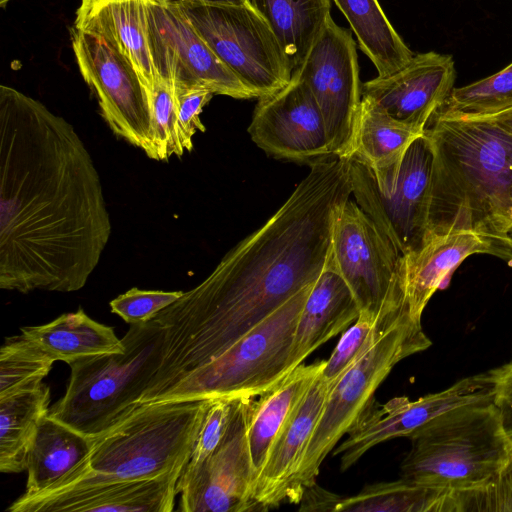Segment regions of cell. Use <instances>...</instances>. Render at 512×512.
Here are the masks:
<instances>
[{"label": "cell", "mask_w": 512, "mask_h": 512, "mask_svg": "<svg viewBox=\"0 0 512 512\" xmlns=\"http://www.w3.org/2000/svg\"><path fill=\"white\" fill-rule=\"evenodd\" d=\"M112 231L80 136L40 101L0 86V288L75 292Z\"/></svg>", "instance_id": "obj_1"}, {"label": "cell", "mask_w": 512, "mask_h": 512, "mask_svg": "<svg viewBox=\"0 0 512 512\" xmlns=\"http://www.w3.org/2000/svg\"><path fill=\"white\" fill-rule=\"evenodd\" d=\"M276 213L232 248L199 285L153 319L164 329L154 382L169 390L218 357L291 297L315 283L338 208L350 198L349 159L330 157Z\"/></svg>", "instance_id": "obj_2"}, {"label": "cell", "mask_w": 512, "mask_h": 512, "mask_svg": "<svg viewBox=\"0 0 512 512\" xmlns=\"http://www.w3.org/2000/svg\"><path fill=\"white\" fill-rule=\"evenodd\" d=\"M431 119L429 239L460 230L510 235L512 134L491 117Z\"/></svg>", "instance_id": "obj_3"}, {"label": "cell", "mask_w": 512, "mask_h": 512, "mask_svg": "<svg viewBox=\"0 0 512 512\" xmlns=\"http://www.w3.org/2000/svg\"><path fill=\"white\" fill-rule=\"evenodd\" d=\"M209 401L173 399L139 403L108 430L93 437L88 464L63 483L74 479H148L186 465Z\"/></svg>", "instance_id": "obj_4"}, {"label": "cell", "mask_w": 512, "mask_h": 512, "mask_svg": "<svg viewBox=\"0 0 512 512\" xmlns=\"http://www.w3.org/2000/svg\"><path fill=\"white\" fill-rule=\"evenodd\" d=\"M401 464L402 478L447 491L472 489L512 460V440L492 401L463 405L414 432Z\"/></svg>", "instance_id": "obj_5"}, {"label": "cell", "mask_w": 512, "mask_h": 512, "mask_svg": "<svg viewBox=\"0 0 512 512\" xmlns=\"http://www.w3.org/2000/svg\"><path fill=\"white\" fill-rule=\"evenodd\" d=\"M163 339L152 319L130 325L124 351L71 362L66 392L48 414L89 437L102 434L140 403L160 366Z\"/></svg>", "instance_id": "obj_6"}, {"label": "cell", "mask_w": 512, "mask_h": 512, "mask_svg": "<svg viewBox=\"0 0 512 512\" xmlns=\"http://www.w3.org/2000/svg\"><path fill=\"white\" fill-rule=\"evenodd\" d=\"M314 283L306 286L218 357L185 376L159 400L257 398L295 369L292 343Z\"/></svg>", "instance_id": "obj_7"}, {"label": "cell", "mask_w": 512, "mask_h": 512, "mask_svg": "<svg viewBox=\"0 0 512 512\" xmlns=\"http://www.w3.org/2000/svg\"><path fill=\"white\" fill-rule=\"evenodd\" d=\"M421 322L404 313L334 382L295 477L289 503L299 504L320 466L371 405L377 388L401 360L431 346Z\"/></svg>", "instance_id": "obj_8"}, {"label": "cell", "mask_w": 512, "mask_h": 512, "mask_svg": "<svg viewBox=\"0 0 512 512\" xmlns=\"http://www.w3.org/2000/svg\"><path fill=\"white\" fill-rule=\"evenodd\" d=\"M330 256L360 313L384 322L409 310L403 255L350 198L336 212Z\"/></svg>", "instance_id": "obj_9"}, {"label": "cell", "mask_w": 512, "mask_h": 512, "mask_svg": "<svg viewBox=\"0 0 512 512\" xmlns=\"http://www.w3.org/2000/svg\"><path fill=\"white\" fill-rule=\"evenodd\" d=\"M176 3L217 57L257 96L286 86L292 65L267 22L251 5Z\"/></svg>", "instance_id": "obj_10"}, {"label": "cell", "mask_w": 512, "mask_h": 512, "mask_svg": "<svg viewBox=\"0 0 512 512\" xmlns=\"http://www.w3.org/2000/svg\"><path fill=\"white\" fill-rule=\"evenodd\" d=\"M432 167L433 150L425 132L410 144L394 182L386 189L378 187L364 164L349 159L356 203L403 256L417 253L429 239Z\"/></svg>", "instance_id": "obj_11"}, {"label": "cell", "mask_w": 512, "mask_h": 512, "mask_svg": "<svg viewBox=\"0 0 512 512\" xmlns=\"http://www.w3.org/2000/svg\"><path fill=\"white\" fill-rule=\"evenodd\" d=\"M70 34L78 68L96 96L104 121L118 138L152 159L148 93L133 63L105 36L75 27Z\"/></svg>", "instance_id": "obj_12"}, {"label": "cell", "mask_w": 512, "mask_h": 512, "mask_svg": "<svg viewBox=\"0 0 512 512\" xmlns=\"http://www.w3.org/2000/svg\"><path fill=\"white\" fill-rule=\"evenodd\" d=\"M254 398L235 399L226 432L211 455L185 465L177 481L183 512L260 511L253 499L256 474L248 425Z\"/></svg>", "instance_id": "obj_13"}, {"label": "cell", "mask_w": 512, "mask_h": 512, "mask_svg": "<svg viewBox=\"0 0 512 512\" xmlns=\"http://www.w3.org/2000/svg\"><path fill=\"white\" fill-rule=\"evenodd\" d=\"M293 73L308 85L323 115L332 155L349 159L361 103L356 43L330 16Z\"/></svg>", "instance_id": "obj_14"}, {"label": "cell", "mask_w": 512, "mask_h": 512, "mask_svg": "<svg viewBox=\"0 0 512 512\" xmlns=\"http://www.w3.org/2000/svg\"><path fill=\"white\" fill-rule=\"evenodd\" d=\"M145 5L150 57L156 76L173 86H202L214 95L257 98L211 50L176 3L145 0Z\"/></svg>", "instance_id": "obj_15"}, {"label": "cell", "mask_w": 512, "mask_h": 512, "mask_svg": "<svg viewBox=\"0 0 512 512\" xmlns=\"http://www.w3.org/2000/svg\"><path fill=\"white\" fill-rule=\"evenodd\" d=\"M495 371L463 378L449 388L416 400L395 397L383 405L373 403L365 410L348 437L333 450L340 457V469L352 467L366 452L385 441L410 437L437 416L451 409L483 401H492Z\"/></svg>", "instance_id": "obj_16"}, {"label": "cell", "mask_w": 512, "mask_h": 512, "mask_svg": "<svg viewBox=\"0 0 512 512\" xmlns=\"http://www.w3.org/2000/svg\"><path fill=\"white\" fill-rule=\"evenodd\" d=\"M258 99L248 132L259 148L276 159L309 165L334 157L321 110L297 74Z\"/></svg>", "instance_id": "obj_17"}, {"label": "cell", "mask_w": 512, "mask_h": 512, "mask_svg": "<svg viewBox=\"0 0 512 512\" xmlns=\"http://www.w3.org/2000/svg\"><path fill=\"white\" fill-rule=\"evenodd\" d=\"M184 466L140 480L89 482L74 479L39 494L20 496L10 512H171Z\"/></svg>", "instance_id": "obj_18"}, {"label": "cell", "mask_w": 512, "mask_h": 512, "mask_svg": "<svg viewBox=\"0 0 512 512\" xmlns=\"http://www.w3.org/2000/svg\"><path fill=\"white\" fill-rule=\"evenodd\" d=\"M455 79L450 55L421 53L400 70L363 83L361 98L400 123L424 131L453 90Z\"/></svg>", "instance_id": "obj_19"}, {"label": "cell", "mask_w": 512, "mask_h": 512, "mask_svg": "<svg viewBox=\"0 0 512 512\" xmlns=\"http://www.w3.org/2000/svg\"><path fill=\"white\" fill-rule=\"evenodd\" d=\"M487 254L512 267V236L460 230L431 237L420 251L403 256L406 299L412 318L421 322L428 301L466 258Z\"/></svg>", "instance_id": "obj_20"}, {"label": "cell", "mask_w": 512, "mask_h": 512, "mask_svg": "<svg viewBox=\"0 0 512 512\" xmlns=\"http://www.w3.org/2000/svg\"><path fill=\"white\" fill-rule=\"evenodd\" d=\"M333 384L321 373L279 433L254 486L253 499L260 511L289 502L295 477Z\"/></svg>", "instance_id": "obj_21"}, {"label": "cell", "mask_w": 512, "mask_h": 512, "mask_svg": "<svg viewBox=\"0 0 512 512\" xmlns=\"http://www.w3.org/2000/svg\"><path fill=\"white\" fill-rule=\"evenodd\" d=\"M359 314L354 295L329 251L299 316L292 343L293 366L302 364L317 348L354 323Z\"/></svg>", "instance_id": "obj_22"}, {"label": "cell", "mask_w": 512, "mask_h": 512, "mask_svg": "<svg viewBox=\"0 0 512 512\" xmlns=\"http://www.w3.org/2000/svg\"><path fill=\"white\" fill-rule=\"evenodd\" d=\"M447 490L417 484L401 477L365 486L353 496H339L318 486L307 487L301 511L442 512Z\"/></svg>", "instance_id": "obj_23"}, {"label": "cell", "mask_w": 512, "mask_h": 512, "mask_svg": "<svg viewBox=\"0 0 512 512\" xmlns=\"http://www.w3.org/2000/svg\"><path fill=\"white\" fill-rule=\"evenodd\" d=\"M76 29L105 36L130 59L146 87L155 78L145 0H81Z\"/></svg>", "instance_id": "obj_24"}, {"label": "cell", "mask_w": 512, "mask_h": 512, "mask_svg": "<svg viewBox=\"0 0 512 512\" xmlns=\"http://www.w3.org/2000/svg\"><path fill=\"white\" fill-rule=\"evenodd\" d=\"M94 438L48 413L41 419L27 455L26 491L32 496L53 488L88 463Z\"/></svg>", "instance_id": "obj_25"}, {"label": "cell", "mask_w": 512, "mask_h": 512, "mask_svg": "<svg viewBox=\"0 0 512 512\" xmlns=\"http://www.w3.org/2000/svg\"><path fill=\"white\" fill-rule=\"evenodd\" d=\"M423 133L400 123L361 98L349 159L364 164L378 187L386 189L394 182L408 147Z\"/></svg>", "instance_id": "obj_26"}, {"label": "cell", "mask_w": 512, "mask_h": 512, "mask_svg": "<svg viewBox=\"0 0 512 512\" xmlns=\"http://www.w3.org/2000/svg\"><path fill=\"white\" fill-rule=\"evenodd\" d=\"M325 360L300 364L268 392L254 398L248 425V443L256 480L275 440L303 397L322 373Z\"/></svg>", "instance_id": "obj_27"}, {"label": "cell", "mask_w": 512, "mask_h": 512, "mask_svg": "<svg viewBox=\"0 0 512 512\" xmlns=\"http://www.w3.org/2000/svg\"><path fill=\"white\" fill-rule=\"evenodd\" d=\"M21 333L33 340L55 361L68 365L80 358L124 351L125 346L112 327L89 317L82 308L60 315L38 326H27Z\"/></svg>", "instance_id": "obj_28"}, {"label": "cell", "mask_w": 512, "mask_h": 512, "mask_svg": "<svg viewBox=\"0 0 512 512\" xmlns=\"http://www.w3.org/2000/svg\"><path fill=\"white\" fill-rule=\"evenodd\" d=\"M267 22L293 72L306 59L331 16V0H248Z\"/></svg>", "instance_id": "obj_29"}, {"label": "cell", "mask_w": 512, "mask_h": 512, "mask_svg": "<svg viewBox=\"0 0 512 512\" xmlns=\"http://www.w3.org/2000/svg\"><path fill=\"white\" fill-rule=\"evenodd\" d=\"M355 33L359 48L374 64L378 76L390 75L414 57L396 32L378 0H333Z\"/></svg>", "instance_id": "obj_30"}, {"label": "cell", "mask_w": 512, "mask_h": 512, "mask_svg": "<svg viewBox=\"0 0 512 512\" xmlns=\"http://www.w3.org/2000/svg\"><path fill=\"white\" fill-rule=\"evenodd\" d=\"M45 383L0 398V471L26 470L27 455L41 419L49 412Z\"/></svg>", "instance_id": "obj_31"}, {"label": "cell", "mask_w": 512, "mask_h": 512, "mask_svg": "<svg viewBox=\"0 0 512 512\" xmlns=\"http://www.w3.org/2000/svg\"><path fill=\"white\" fill-rule=\"evenodd\" d=\"M512 108V63L466 86L453 88L433 116L484 118Z\"/></svg>", "instance_id": "obj_32"}, {"label": "cell", "mask_w": 512, "mask_h": 512, "mask_svg": "<svg viewBox=\"0 0 512 512\" xmlns=\"http://www.w3.org/2000/svg\"><path fill=\"white\" fill-rule=\"evenodd\" d=\"M54 362L24 334L7 337L0 349V398L43 383Z\"/></svg>", "instance_id": "obj_33"}, {"label": "cell", "mask_w": 512, "mask_h": 512, "mask_svg": "<svg viewBox=\"0 0 512 512\" xmlns=\"http://www.w3.org/2000/svg\"><path fill=\"white\" fill-rule=\"evenodd\" d=\"M146 89L153 127L152 159L167 161L173 155L182 156L185 149L181 140L174 86L155 76Z\"/></svg>", "instance_id": "obj_34"}, {"label": "cell", "mask_w": 512, "mask_h": 512, "mask_svg": "<svg viewBox=\"0 0 512 512\" xmlns=\"http://www.w3.org/2000/svg\"><path fill=\"white\" fill-rule=\"evenodd\" d=\"M407 312L409 311L384 322L360 313L341 336L330 357L325 360L323 378L330 383L336 382L373 345L383 328Z\"/></svg>", "instance_id": "obj_35"}, {"label": "cell", "mask_w": 512, "mask_h": 512, "mask_svg": "<svg viewBox=\"0 0 512 512\" xmlns=\"http://www.w3.org/2000/svg\"><path fill=\"white\" fill-rule=\"evenodd\" d=\"M512 511V460L485 484L448 491L442 512Z\"/></svg>", "instance_id": "obj_36"}, {"label": "cell", "mask_w": 512, "mask_h": 512, "mask_svg": "<svg viewBox=\"0 0 512 512\" xmlns=\"http://www.w3.org/2000/svg\"><path fill=\"white\" fill-rule=\"evenodd\" d=\"M183 293L132 288L110 301L109 305L112 313L130 325L147 323L177 301Z\"/></svg>", "instance_id": "obj_37"}, {"label": "cell", "mask_w": 512, "mask_h": 512, "mask_svg": "<svg viewBox=\"0 0 512 512\" xmlns=\"http://www.w3.org/2000/svg\"><path fill=\"white\" fill-rule=\"evenodd\" d=\"M235 399H210L187 465L207 459L221 442L228 427Z\"/></svg>", "instance_id": "obj_38"}, {"label": "cell", "mask_w": 512, "mask_h": 512, "mask_svg": "<svg viewBox=\"0 0 512 512\" xmlns=\"http://www.w3.org/2000/svg\"><path fill=\"white\" fill-rule=\"evenodd\" d=\"M174 89L178 104V121L182 144L185 151H191L193 137L196 132L205 131L200 114L214 94L202 86L175 85Z\"/></svg>", "instance_id": "obj_39"}, {"label": "cell", "mask_w": 512, "mask_h": 512, "mask_svg": "<svg viewBox=\"0 0 512 512\" xmlns=\"http://www.w3.org/2000/svg\"><path fill=\"white\" fill-rule=\"evenodd\" d=\"M495 388L493 404L496 407L502 428L512 440V362L494 368Z\"/></svg>", "instance_id": "obj_40"}, {"label": "cell", "mask_w": 512, "mask_h": 512, "mask_svg": "<svg viewBox=\"0 0 512 512\" xmlns=\"http://www.w3.org/2000/svg\"><path fill=\"white\" fill-rule=\"evenodd\" d=\"M162 1L191 2V3L207 4V5H232V6L250 5L248 0H162Z\"/></svg>", "instance_id": "obj_41"}, {"label": "cell", "mask_w": 512, "mask_h": 512, "mask_svg": "<svg viewBox=\"0 0 512 512\" xmlns=\"http://www.w3.org/2000/svg\"><path fill=\"white\" fill-rule=\"evenodd\" d=\"M491 118H493L497 123H499L512 134V108L492 116ZM510 235L512 236V229L510 231Z\"/></svg>", "instance_id": "obj_42"}, {"label": "cell", "mask_w": 512, "mask_h": 512, "mask_svg": "<svg viewBox=\"0 0 512 512\" xmlns=\"http://www.w3.org/2000/svg\"><path fill=\"white\" fill-rule=\"evenodd\" d=\"M11 0H0V7L4 8Z\"/></svg>", "instance_id": "obj_43"}]
</instances>
